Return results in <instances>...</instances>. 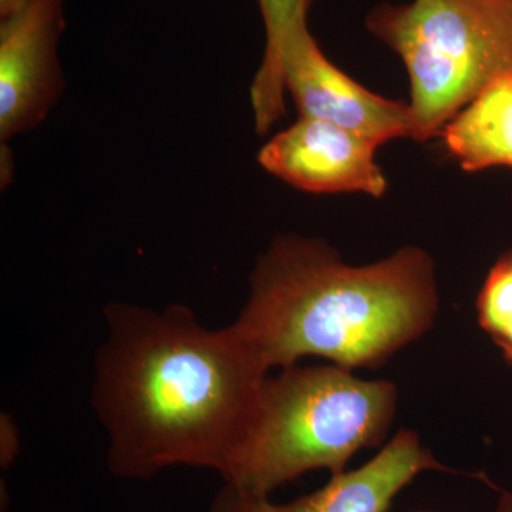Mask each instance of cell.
<instances>
[{
  "label": "cell",
  "mask_w": 512,
  "mask_h": 512,
  "mask_svg": "<svg viewBox=\"0 0 512 512\" xmlns=\"http://www.w3.org/2000/svg\"><path fill=\"white\" fill-rule=\"evenodd\" d=\"M444 144L468 173L512 168V73L497 77L441 131Z\"/></svg>",
  "instance_id": "obj_9"
},
{
  "label": "cell",
  "mask_w": 512,
  "mask_h": 512,
  "mask_svg": "<svg viewBox=\"0 0 512 512\" xmlns=\"http://www.w3.org/2000/svg\"><path fill=\"white\" fill-rule=\"evenodd\" d=\"M32 2L33 0H0V19L15 15L16 12Z\"/></svg>",
  "instance_id": "obj_12"
},
{
  "label": "cell",
  "mask_w": 512,
  "mask_h": 512,
  "mask_svg": "<svg viewBox=\"0 0 512 512\" xmlns=\"http://www.w3.org/2000/svg\"><path fill=\"white\" fill-rule=\"evenodd\" d=\"M379 146L346 128L299 117L272 137L258 153V163L286 184L311 194L363 192L380 198L387 180L377 165Z\"/></svg>",
  "instance_id": "obj_8"
},
{
  "label": "cell",
  "mask_w": 512,
  "mask_h": 512,
  "mask_svg": "<svg viewBox=\"0 0 512 512\" xmlns=\"http://www.w3.org/2000/svg\"><path fill=\"white\" fill-rule=\"evenodd\" d=\"M366 26L406 66L417 141L440 136L481 90L512 73V0L380 5Z\"/></svg>",
  "instance_id": "obj_4"
},
{
  "label": "cell",
  "mask_w": 512,
  "mask_h": 512,
  "mask_svg": "<svg viewBox=\"0 0 512 512\" xmlns=\"http://www.w3.org/2000/svg\"><path fill=\"white\" fill-rule=\"evenodd\" d=\"M410 512H434L427 510H417ZM494 512H512V493H508V491H503L500 494V498H498L497 507H495Z\"/></svg>",
  "instance_id": "obj_13"
},
{
  "label": "cell",
  "mask_w": 512,
  "mask_h": 512,
  "mask_svg": "<svg viewBox=\"0 0 512 512\" xmlns=\"http://www.w3.org/2000/svg\"><path fill=\"white\" fill-rule=\"evenodd\" d=\"M92 403L107 468L153 480L174 467L220 476L269 373L231 325L211 329L183 305L104 308Z\"/></svg>",
  "instance_id": "obj_1"
},
{
  "label": "cell",
  "mask_w": 512,
  "mask_h": 512,
  "mask_svg": "<svg viewBox=\"0 0 512 512\" xmlns=\"http://www.w3.org/2000/svg\"><path fill=\"white\" fill-rule=\"evenodd\" d=\"M477 320L480 328L500 350L505 362L512 366V303L500 311Z\"/></svg>",
  "instance_id": "obj_11"
},
{
  "label": "cell",
  "mask_w": 512,
  "mask_h": 512,
  "mask_svg": "<svg viewBox=\"0 0 512 512\" xmlns=\"http://www.w3.org/2000/svg\"><path fill=\"white\" fill-rule=\"evenodd\" d=\"M437 312L434 262L423 249L353 266L325 242L288 235L256 262L231 326L266 373L309 356L375 369L429 332Z\"/></svg>",
  "instance_id": "obj_2"
},
{
  "label": "cell",
  "mask_w": 512,
  "mask_h": 512,
  "mask_svg": "<svg viewBox=\"0 0 512 512\" xmlns=\"http://www.w3.org/2000/svg\"><path fill=\"white\" fill-rule=\"evenodd\" d=\"M282 72L299 117L329 121L376 146L414 137L410 104L384 99L350 79L320 50L309 29L286 46Z\"/></svg>",
  "instance_id": "obj_7"
},
{
  "label": "cell",
  "mask_w": 512,
  "mask_h": 512,
  "mask_svg": "<svg viewBox=\"0 0 512 512\" xmlns=\"http://www.w3.org/2000/svg\"><path fill=\"white\" fill-rule=\"evenodd\" d=\"M64 0H33L0 19V138L42 123L63 90L57 45Z\"/></svg>",
  "instance_id": "obj_6"
},
{
  "label": "cell",
  "mask_w": 512,
  "mask_h": 512,
  "mask_svg": "<svg viewBox=\"0 0 512 512\" xmlns=\"http://www.w3.org/2000/svg\"><path fill=\"white\" fill-rule=\"evenodd\" d=\"M397 409V387L365 380L333 365L289 366L266 376L247 426L220 477L259 495L311 471H346L365 448L386 439Z\"/></svg>",
  "instance_id": "obj_3"
},
{
  "label": "cell",
  "mask_w": 512,
  "mask_h": 512,
  "mask_svg": "<svg viewBox=\"0 0 512 512\" xmlns=\"http://www.w3.org/2000/svg\"><path fill=\"white\" fill-rule=\"evenodd\" d=\"M265 26V52L252 83L251 101L259 136L285 116L282 59L293 37L308 28L313 0H258Z\"/></svg>",
  "instance_id": "obj_10"
},
{
  "label": "cell",
  "mask_w": 512,
  "mask_h": 512,
  "mask_svg": "<svg viewBox=\"0 0 512 512\" xmlns=\"http://www.w3.org/2000/svg\"><path fill=\"white\" fill-rule=\"evenodd\" d=\"M427 471L458 473L441 464L412 430L397 431L389 443L356 470L330 476L328 484L288 503L222 484L210 512H387L397 495Z\"/></svg>",
  "instance_id": "obj_5"
}]
</instances>
